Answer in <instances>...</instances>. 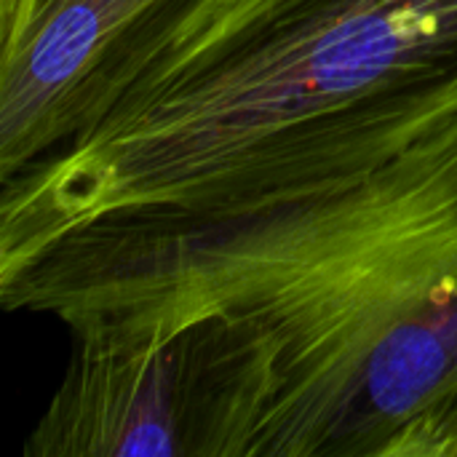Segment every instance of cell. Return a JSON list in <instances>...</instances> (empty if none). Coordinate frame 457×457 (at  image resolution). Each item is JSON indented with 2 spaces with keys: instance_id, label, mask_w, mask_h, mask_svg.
I'll use <instances>...</instances> for the list:
<instances>
[{
  "instance_id": "obj_2",
  "label": "cell",
  "mask_w": 457,
  "mask_h": 457,
  "mask_svg": "<svg viewBox=\"0 0 457 457\" xmlns=\"http://www.w3.org/2000/svg\"><path fill=\"white\" fill-rule=\"evenodd\" d=\"M185 0H0V179L67 142L102 75Z\"/></svg>"
},
{
  "instance_id": "obj_1",
  "label": "cell",
  "mask_w": 457,
  "mask_h": 457,
  "mask_svg": "<svg viewBox=\"0 0 457 457\" xmlns=\"http://www.w3.org/2000/svg\"><path fill=\"white\" fill-rule=\"evenodd\" d=\"M0 185L5 311L179 337L257 423L324 434L457 375V0H185Z\"/></svg>"
},
{
  "instance_id": "obj_3",
  "label": "cell",
  "mask_w": 457,
  "mask_h": 457,
  "mask_svg": "<svg viewBox=\"0 0 457 457\" xmlns=\"http://www.w3.org/2000/svg\"><path fill=\"white\" fill-rule=\"evenodd\" d=\"M27 457H185V402L171 345L72 343V359L29 431Z\"/></svg>"
},
{
  "instance_id": "obj_4",
  "label": "cell",
  "mask_w": 457,
  "mask_h": 457,
  "mask_svg": "<svg viewBox=\"0 0 457 457\" xmlns=\"http://www.w3.org/2000/svg\"><path fill=\"white\" fill-rule=\"evenodd\" d=\"M442 457H457V415L453 418L447 436H445V447H442Z\"/></svg>"
}]
</instances>
